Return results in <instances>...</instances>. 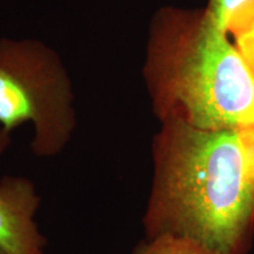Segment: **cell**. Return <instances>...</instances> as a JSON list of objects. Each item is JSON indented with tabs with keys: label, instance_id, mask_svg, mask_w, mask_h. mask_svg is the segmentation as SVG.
I'll use <instances>...</instances> for the list:
<instances>
[{
	"label": "cell",
	"instance_id": "1",
	"mask_svg": "<svg viewBox=\"0 0 254 254\" xmlns=\"http://www.w3.org/2000/svg\"><path fill=\"white\" fill-rule=\"evenodd\" d=\"M142 217L147 239L185 237L220 254H247L254 238V128L160 123Z\"/></svg>",
	"mask_w": 254,
	"mask_h": 254
},
{
	"label": "cell",
	"instance_id": "2",
	"mask_svg": "<svg viewBox=\"0 0 254 254\" xmlns=\"http://www.w3.org/2000/svg\"><path fill=\"white\" fill-rule=\"evenodd\" d=\"M142 75L160 123L254 128V75L206 6L155 11Z\"/></svg>",
	"mask_w": 254,
	"mask_h": 254
},
{
	"label": "cell",
	"instance_id": "3",
	"mask_svg": "<svg viewBox=\"0 0 254 254\" xmlns=\"http://www.w3.org/2000/svg\"><path fill=\"white\" fill-rule=\"evenodd\" d=\"M26 123L33 125L34 154H59L77 125L72 84L49 46L0 38V125L9 134Z\"/></svg>",
	"mask_w": 254,
	"mask_h": 254
},
{
	"label": "cell",
	"instance_id": "4",
	"mask_svg": "<svg viewBox=\"0 0 254 254\" xmlns=\"http://www.w3.org/2000/svg\"><path fill=\"white\" fill-rule=\"evenodd\" d=\"M39 205L40 196L30 179H0V247L6 253L45 254L46 239L36 222Z\"/></svg>",
	"mask_w": 254,
	"mask_h": 254
},
{
	"label": "cell",
	"instance_id": "5",
	"mask_svg": "<svg viewBox=\"0 0 254 254\" xmlns=\"http://www.w3.org/2000/svg\"><path fill=\"white\" fill-rule=\"evenodd\" d=\"M206 7L231 37L254 21V0H208Z\"/></svg>",
	"mask_w": 254,
	"mask_h": 254
},
{
	"label": "cell",
	"instance_id": "6",
	"mask_svg": "<svg viewBox=\"0 0 254 254\" xmlns=\"http://www.w3.org/2000/svg\"><path fill=\"white\" fill-rule=\"evenodd\" d=\"M131 254H220L190 238L161 234L150 238L135 247Z\"/></svg>",
	"mask_w": 254,
	"mask_h": 254
},
{
	"label": "cell",
	"instance_id": "7",
	"mask_svg": "<svg viewBox=\"0 0 254 254\" xmlns=\"http://www.w3.org/2000/svg\"><path fill=\"white\" fill-rule=\"evenodd\" d=\"M234 45L239 50L240 55L245 59L251 72L254 75V21L249 26L232 36Z\"/></svg>",
	"mask_w": 254,
	"mask_h": 254
},
{
	"label": "cell",
	"instance_id": "8",
	"mask_svg": "<svg viewBox=\"0 0 254 254\" xmlns=\"http://www.w3.org/2000/svg\"><path fill=\"white\" fill-rule=\"evenodd\" d=\"M9 144V134L2 131L0 128V153L5 151V148L7 147V145Z\"/></svg>",
	"mask_w": 254,
	"mask_h": 254
},
{
	"label": "cell",
	"instance_id": "9",
	"mask_svg": "<svg viewBox=\"0 0 254 254\" xmlns=\"http://www.w3.org/2000/svg\"><path fill=\"white\" fill-rule=\"evenodd\" d=\"M0 254H7V253H6V252H5V251H4V250H2V249H1V247H0Z\"/></svg>",
	"mask_w": 254,
	"mask_h": 254
}]
</instances>
